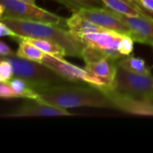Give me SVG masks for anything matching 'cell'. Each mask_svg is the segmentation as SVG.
<instances>
[{
    "mask_svg": "<svg viewBox=\"0 0 153 153\" xmlns=\"http://www.w3.org/2000/svg\"><path fill=\"white\" fill-rule=\"evenodd\" d=\"M37 91L39 94V100L64 108L88 107L114 109L112 102L103 91L98 86L89 83L82 85L71 82Z\"/></svg>",
    "mask_w": 153,
    "mask_h": 153,
    "instance_id": "cell-1",
    "label": "cell"
},
{
    "mask_svg": "<svg viewBox=\"0 0 153 153\" xmlns=\"http://www.w3.org/2000/svg\"><path fill=\"white\" fill-rule=\"evenodd\" d=\"M7 26L12 28L22 38H36L53 41L60 45L66 52L68 56L82 57L86 45L73 34L68 29L41 22L26 21L11 17H1Z\"/></svg>",
    "mask_w": 153,
    "mask_h": 153,
    "instance_id": "cell-2",
    "label": "cell"
},
{
    "mask_svg": "<svg viewBox=\"0 0 153 153\" xmlns=\"http://www.w3.org/2000/svg\"><path fill=\"white\" fill-rule=\"evenodd\" d=\"M13 65L14 76H18L29 82L36 91L56 85L71 83L63 76L43 63L27 60L16 55L4 57Z\"/></svg>",
    "mask_w": 153,
    "mask_h": 153,
    "instance_id": "cell-3",
    "label": "cell"
},
{
    "mask_svg": "<svg viewBox=\"0 0 153 153\" xmlns=\"http://www.w3.org/2000/svg\"><path fill=\"white\" fill-rule=\"evenodd\" d=\"M11 17L15 19L41 22L67 28L66 19L40 8L36 4L19 0H0V18Z\"/></svg>",
    "mask_w": 153,
    "mask_h": 153,
    "instance_id": "cell-4",
    "label": "cell"
},
{
    "mask_svg": "<svg viewBox=\"0 0 153 153\" xmlns=\"http://www.w3.org/2000/svg\"><path fill=\"white\" fill-rule=\"evenodd\" d=\"M112 86L120 93L153 100V75L129 72L117 65Z\"/></svg>",
    "mask_w": 153,
    "mask_h": 153,
    "instance_id": "cell-5",
    "label": "cell"
},
{
    "mask_svg": "<svg viewBox=\"0 0 153 153\" xmlns=\"http://www.w3.org/2000/svg\"><path fill=\"white\" fill-rule=\"evenodd\" d=\"M85 63L84 68L105 85H112L117 74V61H114L101 51L86 46L82 57Z\"/></svg>",
    "mask_w": 153,
    "mask_h": 153,
    "instance_id": "cell-6",
    "label": "cell"
},
{
    "mask_svg": "<svg viewBox=\"0 0 153 153\" xmlns=\"http://www.w3.org/2000/svg\"><path fill=\"white\" fill-rule=\"evenodd\" d=\"M98 87L110 100L114 109L131 115L153 117V100L120 93L108 85Z\"/></svg>",
    "mask_w": 153,
    "mask_h": 153,
    "instance_id": "cell-7",
    "label": "cell"
},
{
    "mask_svg": "<svg viewBox=\"0 0 153 153\" xmlns=\"http://www.w3.org/2000/svg\"><path fill=\"white\" fill-rule=\"evenodd\" d=\"M43 64L71 82H84L95 86L105 85L100 80L91 74L85 68L82 69L74 64L67 62L64 58L46 54L43 59Z\"/></svg>",
    "mask_w": 153,
    "mask_h": 153,
    "instance_id": "cell-8",
    "label": "cell"
},
{
    "mask_svg": "<svg viewBox=\"0 0 153 153\" xmlns=\"http://www.w3.org/2000/svg\"><path fill=\"white\" fill-rule=\"evenodd\" d=\"M74 114L67 108L55 106L39 100H28L21 106L1 114V117H67Z\"/></svg>",
    "mask_w": 153,
    "mask_h": 153,
    "instance_id": "cell-9",
    "label": "cell"
},
{
    "mask_svg": "<svg viewBox=\"0 0 153 153\" xmlns=\"http://www.w3.org/2000/svg\"><path fill=\"white\" fill-rule=\"evenodd\" d=\"M124 35L125 34L113 30H104L84 34L78 37V39H80L86 46H90L101 51L114 61H118L123 57L118 51V47Z\"/></svg>",
    "mask_w": 153,
    "mask_h": 153,
    "instance_id": "cell-10",
    "label": "cell"
},
{
    "mask_svg": "<svg viewBox=\"0 0 153 153\" xmlns=\"http://www.w3.org/2000/svg\"><path fill=\"white\" fill-rule=\"evenodd\" d=\"M79 13L91 22L106 30L130 35V29L120 18L118 13L105 6L83 9L80 11Z\"/></svg>",
    "mask_w": 153,
    "mask_h": 153,
    "instance_id": "cell-11",
    "label": "cell"
},
{
    "mask_svg": "<svg viewBox=\"0 0 153 153\" xmlns=\"http://www.w3.org/2000/svg\"><path fill=\"white\" fill-rule=\"evenodd\" d=\"M118 15L130 29V36L135 42L153 47V16Z\"/></svg>",
    "mask_w": 153,
    "mask_h": 153,
    "instance_id": "cell-12",
    "label": "cell"
},
{
    "mask_svg": "<svg viewBox=\"0 0 153 153\" xmlns=\"http://www.w3.org/2000/svg\"><path fill=\"white\" fill-rule=\"evenodd\" d=\"M104 6L120 14L136 16H153V13L145 9L137 0H102Z\"/></svg>",
    "mask_w": 153,
    "mask_h": 153,
    "instance_id": "cell-13",
    "label": "cell"
},
{
    "mask_svg": "<svg viewBox=\"0 0 153 153\" xmlns=\"http://www.w3.org/2000/svg\"><path fill=\"white\" fill-rule=\"evenodd\" d=\"M66 24L67 29L77 38L84 34L108 30L91 22L79 13H73V14L68 19H66Z\"/></svg>",
    "mask_w": 153,
    "mask_h": 153,
    "instance_id": "cell-14",
    "label": "cell"
},
{
    "mask_svg": "<svg viewBox=\"0 0 153 153\" xmlns=\"http://www.w3.org/2000/svg\"><path fill=\"white\" fill-rule=\"evenodd\" d=\"M117 65L132 73L141 74H152L151 68L146 65L145 60L139 56L130 55L123 56L117 61Z\"/></svg>",
    "mask_w": 153,
    "mask_h": 153,
    "instance_id": "cell-15",
    "label": "cell"
},
{
    "mask_svg": "<svg viewBox=\"0 0 153 153\" xmlns=\"http://www.w3.org/2000/svg\"><path fill=\"white\" fill-rule=\"evenodd\" d=\"M24 40H27L36 46L38 48H39L42 52H44L47 55H51L56 57H61L64 58L66 55L65 50L58 44L48 40V39H36V38H26L22 37V38Z\"/></svg>",
    "mask_w": 153,
    "mask_h": 153,
    "instance_id": "cell-16",
    "label": "cell"
},
{
    "mask_svg": "<svg viewBox=\"0 0 153 153\" xmlns=\"http://www.w3.org/2000/svg\"><path fill=\"white\" fill-rule=\"evenodd\" d=\"M18 44H19V47L15 53L17 56L27 59V60L43 63V59L46 54L42 52L39 48H38L36 46H34L30 42L24 40L22 39L18 42Z\"/></svg>",
    "mask_w": 153,
    "mask_h": 153,
    "instance_id": "cell-17",
    "label": "cell"
},
{
    "mask_svg": "<svg viewBox=\"0 0 153 153\" xmlns=\"http://www.w3.org/2000/svg\"><path fill=\"white\" fill-rule=\"evenodd\" d=\"M8 82L19 95V98L27 100H39V94L38 91L25 80L18 76H13Z\"/></svg>",
    "mask_w": 153,
    "mask_h": 153,
    "instance_id": "cell-18",
    "label": "cell"
},
{
    "mask_svg": "<svg viewBox=\"0 0 153 153\" xmlns=\"http://www.w3.org/2000/svg\"><path fill=\"white\" fill-rule=\"evenodd\" d=\"M58 4H61L73 13H79L83 9L103 7L104 4L102 0H54Z\"/></svg>",
    "mask_w": 153,
    "mask_h": 153,
    "instance_id": "cell-19",
    "label": "cell"
},
{
    "mask_svg": "<svg viewBox=\"0 0 153 153\" xmlns=\"http://www.w3.org/2000/svg\"><path fill=\"white\" fill-rule=\"evenodd\" d=\"M14 76L12 64L5 58H1L0 62V82H8Z\"/></svg>",
    "mask_w": 153,
    "mask_h": 153,
    "instance_id": "cell-20",
    "label": "cell"
},
{
    "mask_svg": "<svg viewBox=\"0 0 153 153\" xmlns=\"http://www.w3.org/2000/svg\"><path fill=\"white\" fill-rule=\"evenodd\" d=\"M134 40L130 35H124L122 40L120 41L119 47H118V51L119 53L123 56H129L133 53L134 51Z\"/></svg>",
    "mask_w": 153,
    "mask_h": 153,
    "instance_id": "cell-21",
    "label": "cell"
},
{
    "mask_svg": "<svg viewBox=\"0 0 153 153\" xmlns=\"http://www.w3.org/2000/svg\"><path fill=\"white\" fill-rule=\"evenodd\" d=\"M0 97L4 100L9 99H18L19 95L15 92V91L12 88L9 82H3L0 83Z\"/></svg>",
    "mask_w": 153,
    "mask_h": 153,
    "instance_id": "cell-22",
    "label": "cell"
},
{
    "mask_svg": "<svg viewBox=\"0 0 153 153\" xmlns=\"http://www.w3.org/2000/svg\"><path fill=\"white\" fill-rule=\"evenodd\" d=\"M0 35L1 37H10L17 42L22 39V37L20 35H18L12 28L7 26L3 22H0Z\"/></svg>",
    "mask_w": 153,
    "mask_h": 153,
    "instance_id": "cell-23",
    "label": "cell"
},
{
    "mask_svg": "<svg viewBox=\"0 0 153 153\" xmlns=\"http://www.w3.org/2000/svg\"><path fill=\"white\" fill-rule=\"evenodd\" d=\"M0 55H1V58H4V57L13 56L15 55V53L10 48V47L6 43H4V41H0Z\"/></svg>",
    "mask_w": 153,
    "mask_h": 153,
    "instance_id": "cell-24",
    "label": "cell"
},
{
    "mask_svg": "<svg viewBox=\"0 0 153 153\" xmlns=\"http://www.w3.org/2000/svg\"><path fill=\"white\" fill-rule=\"evenodd\" d=\"M145 9L153 13V0H137Z\"/></svg>",
    "mask_w": 153,
    "mask_h": 153,
    "instance_id": "cell-25",
    "label": "cell"
},
{
    "mask_svg": "<svg viewBox=\"0 0 153 153\" xmlns=\"http://www.w3.org/2000/svg\"><path fill=\"white\" fill-rule=\"evenodd\" d=\"M19 1L25 2V3H30V4H35L36 3V0H19Z\"/></svg>",
    "mask_w": 153,
    "mask_h": 153,
    "instance_id": "cell-26",
    "label": "cell"
}]
</instances>
